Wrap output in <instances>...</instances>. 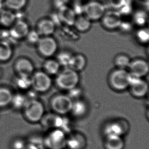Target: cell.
I'll use <instances>...</instances> for the list:
<instances>
[{
	"instance_id": "7402d4cb",
	"label": "cell",
	"mask_w": 149,
	"mask_h": 149,
	"mask_svg": "<svg viewBox=\"0 0 149 149\" xmlns=\"http://www.w3.org/2000/svg\"><path fill=\"white\" fill-rule=\"evenodd\" d=\"M60 65L56 60L48 59L43 64L45 72L49 75H56L60 71Z\"/></svg>"
},
{
	"instance_id": "d6986e66",
	"label": "cell",
	"mask_w": 149,
	"mask_h": 149,
	"mask_svg": "<svg viewBox=\"0 0 149 149\" xmlns=\"http://www.w3.org/2000/svg\"><path fill=\"white\" fill-rule=\"evenodd\" d=\"M70 112L77 118L84 117L88 112L87 103L80 99L73 101Z\"/></svg>"
},
{
	"instance_id": "9a60e30c",
	"label": "cell",
	"mask_w": 149,
	"mask_h": 149,
	"mask_svg": "<svg viewBox=\"0 0 149 149\" xmlns=\"http://www.w3.org/2000/svg\"><path fill=\"white\" fill-rule=\"evenodd\" d=\"M14 67L18 75L31 76L34 69L32 63L26 58H19L15 63Z\"/></svg>"
},
{
	"instance_id": "60d3db41",
	"label": "cell",
	"mask_w": 149,
	"mask_h": 149,
	"mask_svg": "<svg viewBox=\"0 0 149 149\" xmlns=\"http://www.w3.org/2000/svg\"><path fill=\"white\" fill-rule=\"evenodd\" d=\"M23 149H41L37 146L35 145L34 143H31L27 141L26 145Z\"/></svg>"
},
{
	"instance_id": "cb8c5ba5",
	"label": "cell",
	"mask_w": 149,
	"mask_h": 149,
	"mask_svg": "<svg viewBox=\"0 0 149 149\" xmlns=\"http://www.w3.org/2000/svg\"><path fill=\"white\" fill-rule=\"evenodd\" d=\"M14 83L19 89L27 90L31 87V76L18 75L15 79Z\"/></svg>"
},
{
	"instance_id": "30bf717a",
	"label": "cell",
	"mask_w": 149,
	"mask_h": 149,
	"mask_svg": "<svg viewBox=\"0 0 149 149\" xmlns=\"http://www.w3.org/2000/svg\"><path fill=\"white\" fill-rule=\"evenodd\" d=\"M103 26L109 30L119 28L122 22V15L118 11L113 10L104 13L102 17Z\"/></svg>"
},
{
	"instance_id": "1f68e13d",
	"label": "cell",
	"mask_w": 149,
	"mask_h": 149,
	"mask_svg": "<svg viewBox=\"0 0 149 149\" xmlns=\"http://www.w3.org/2000/svg\"><path fill=\"white\" fill-rule=\"evenodd\" d=\"M136 36L138 41L141 43H147L149 40V31L148 28H141L137 31Z\"/></svg>"
},
{
	"instance_id": "e575fe53",
	"label": "cell",
	"mask_w": 149,
	"mask_h": 149,
	"mask_svg": "<svg viewBox=\"0 0 149 149\" xmlns=\"http://www.w3.org/2000/svg\"><path fill=\"white\" fill-rule=\"evenodd\" d=\"M67 95L72 100L74 101L80 99V97L82 94V91L77 86L73 88L68 91Z\"/></svg>"
},
{
	"instance_id": "b9f144b4",
	"label": "cell",
	"mask_w": 149,
	"mask_h": 149,
	"mask_svg": "<svg viewBox=\"0 0 149 149\" xmlns=\"http://www.w3.org/2000/svg\"><path fill=\"white\" fill-rule=\"evenodd\" d=\"M1 8H2V4H1V3L0 2V9H1Z\"/></svg>"
},
{
	"instance_id": "ba28073f",
	"label": "cell",
	"mask_w": 149,
	"mask_h": 149,
	"mask_svg": "<svg viewBox=\"0 0 149 149\" xmlns=\"http://www.w3.org/2000/svg\"><path fill=\"white\" fill-rule=\"evenodd\" d=\"M128 124L124 120L111 121L105 126L104 134L105 135H116L123 137L129 131Z\"/></svg>"
},
{
	"instance_id": "4fadbf2b",
	"label": "cell",
	"mask_w": 149,
	"mask_h": 149,
	"mask_svg": "<svg viewBox=\"0 0 149 149\" xmlns=\"http://www.w3.org/2000/svg\"><path fill=\"white\" fill-rule=\"evenodd\" d=\"M10 30V35L14 39L25 38L29 31L28 24L22 20H18L12 25Z\"/></svg>"
},
{
	"instance_id": "d590c367",
	"label": "cell",
	"mask_w": 149,
	"mask_h": 149,
	"mask_svg": "<svg viewBox=\"0 0 149 149\" xmlns=\"http://www.w3.org/2000/svg\"><path fill=\"white\" fill-rule=\"evenodd\" d=\"M109 6L115 10H119L127 2V0H108Z\"/></svg>"
},
{
	"instance_id": "8fae6325",
	"label": "cell",
	"mask_w": 149,
	"mask_h": 149,
	"mask_svg": "<svg viewBox=\"0 0 149 149\" xmlns=\"http://www.w3.org/2000/svg\"><path fill=\"white\" fill-rule=\"evenodd\" d=\"M87 146V139L81 132H71L67 135L66 147L68 149H85Z\"/></svg>"
},
{
	"instance_id": "7c38bea8",
	"label": "cell",
	"mask_w": 149,
	"mask_h": 149,
	"mask_svg": "<svg viewBox=\"0 0 149 149\" xmlns=\"http://www.w3.org/2000/svg\"><path fill=\"white\" fill-rule=\"evenodd\" d=\"M129 72L132 73L140 77H145L149 72V65L147 61L138 58L131 61L129 67Z\"/></svg>"
},
{
	"instance_id": "484cf974",
	"label": "cell",
	"mask_w": 149,
	"mask_h": 149,
	"mask_svg": "<svg viewBox=\"0 0 149 149\" xmlns=\"http://www.w3.org/2000/svg\"><path fill=\"white\" fill-rule=\"evenodd\" d=\"M11 92L6 88H0V107L7 106L11 103L12 98Z\"/></svg>"
},
{
	"instance_id": "4316f807",
	"label": "cell",
	"mask_w": 149,
	"mask_h": 149,
	"mask_svg": "<svg viewBox=\"0 0 149 149\" xmlns=\"http://www.w3.org/2000/svg\"><path fill=\"white\" fill-rule=\"evenodd\" d=\"M28 101L26 95L17 93L12 96L11 103H12L14 108L17 109H24L27 101Z\"/></svg>"
},
{
	"instance_id": "836d02e7",
	"label": "cell",
	"mask_w": 149,
	"mask_h": 149,
	"mask_svg": "<svg viewBox=\"0 0 149 149\" xmlns=\"http://www.w3.org/2000/svg\"><path fill=\"white\" fill-rule=\"evenodd\" d=\"M27 141L22 137H17L12 140L10 143L11 149H23L26 145Z\"/></svg>"
},
{
	"instance_id": "6da1fadb",
	"label": "cell",
	"mask_w": 149,
	"mask_h": 149,
	"mask_svg": "<svg viewBox=\"0 0 149 149\" xmlns=\"http://www.w3.org/2000/svg\"><path fill=\"white\" fill-rule=\"evenodd\" d=\"M56 75V86L63 90L68 91L78 86L79 81V73L72 69L65 68Z\"/></svg>"
},
{
	"instance_id": "8d00e7d4",
	"label": "cell",
	"mask_w": 149,
	"mask_h": 149,
	"mask_svg": "<svg viewBox=\"0 0 149 149\" xmlns=\"http://www.w3.org/2000/svg\"><path fill=\"white\" fill-rule=\"evenodd\" d=\"M119 28L121 30L124 32H128L131 31L132 26L129 22H124L122 21Z\"/></svg>"
},
{
	"instance_id": "7a4b0ae2",
	"label": "cell",
	"mask_w": 149,
	"mask_h": 149,
	"mask_svg": "<svg viewBox=\"0 0 149 149\" xmlns=\"http://www.w3.org/2000/svg\"><path fill=\"white\" fill-rule=\"evenodd\" d=\"M66 133L58 128L52 129L43 137V146L47 149H64L66 148Z\"/></svg>"
},
{
	"instance_id": "8992f818",
	"label": "cell",
	"mask_w": 149,
	"mask_h": 149,
	"mask_svg": "<svg viewBox=\"0 0 149 149\" xmlns=\"http://www.w3.org/2000/svg\"><path fill=\"white\" fill-rule=\"evenodd\" d=\"M52 85L50 75L45 71H39L31 75V87L38 93H44L49 91Z\"/></svg>"
},
{
	"instance_id": "83f0119b",
	"label": "cell",
	"mask_w": 149,
	"mask_h": 149,
	"mask_svg": "<svg viewBox=\"0 0 149 149\" xmlns=\"http://www.w3.org/2000/svg\"><path fill=\"white\" fill-rule=\"evenodd\" d=\"M72 54L67 51H63L58 53L56 56L57 62L60 66L64 67L65 68L69 67Z\"/></svg>"
},
{
	"instance_id": "ab89813d",
	"label": "cell",
	"mask_w": 149,
	"mask_h": 149,
	"mask_svg": "<svg viewBox=\"0 0 149 149\" xmlns=\"http://www.w3.org/2000/svg\"><path fill=\"white\" fill-rule=\"evenodd\" d=\"M37 93H38L37 92L35 91L33 89L32 91H29L28 93L26 96L28 100L37 99Z\"/></svg>"
},
{
	"instance_id": "ac0fdd59",
	"label": "cell",
	"mask_w": 149,
	"mask_h": 149,
	"mask_svg": "<svg viewBox=\"0 0 149 149\" xmlns=\"http://www.w3.org/2000/svg\"><path fill=\"white\" fill-rule=\"evenodd\" d=\"M56 25L51 19H44L37 24V31L40 36H49L54 33Z\"/></svg>"
},
{
	"instance_id": "e0dca14e",
	"label": "cell",
	"mask_w": 149,
	"mask_h": 149,
	"mask_svg": "<svg viewBox=\"0 0 149 149\" xmlns=\"http://www.w3.org/2000/svg\"><path fill=\"white\" fill-rule=\"evenodd\" d=\"M125 141L123 137L116 135H105L103 141L104 149H124Z\"/></svg>"
},
{
	"instance_id": "2e32d148",
	"label": "cell",
	"mask_w": 149,
	"mask_h": 149,
	"mask_svg": "<svg viewBox=\"0 0 149 149\" xmlns=\"http://www.w3.org/2000/svg\"><path fill=\"white\" fill-rule=\"evenodd\" d=\"M130 93L136 98H142L147 95L149 90L148 83L141 79L129 86Z\"/></svg>"
},
{
	"instance_id": "f1b7e54d",
	"label": "cell",
	"mask_w": 149,
	"mask_h": 149,
	"mask_svg": "<svg viewBox=\"0 0 149 149\" xmlns=\"http://www.w3.org/2000/svg\"><path fill=\"white\" fill-rule=\"evenodd\" d=\"M130 62V58L126 54H118L115 58V65L118 69H125L128 68Z\"/></svg>"
},
{
	"instance_id": "3957f363",
	"label": "cell",
	"mask_w": 149,
	"mask_h": 149,
	"mask_svg": "<svg viewBox=\"0 0 149 149\" xmlns=\"http://www.w3.org/2000/svg\"><path fill=\"white\" fill-rule=\"evenodd\" d=\"M23 109L26 120L32 123L40 122L45 115L44 106L37 99L28 101Z\"/></svg>"
},
{
	"instance_id": "f546056e",
	"label": "cell",
	"mask_w": 149,
	"mask_h": 149,
	"mask_svg": "<svg viewBox=\"0 0 149 149\" xmlns=\"http://www.w3.org/2000/svg\"><path fill=\"white\" fill-rule=\"evenodd\" d=\"M148 16L146 12L143 11H138L133 16V21L139 26H145L148 22Z\"/></svg>"
},
{
	"instance_id": "603a6c76",
	"label": "cell",
	"mask_w": 149,
	"mask_h": 149,
	"mask_svg": "<svg viewBox=\"0 0 149 149\" xmlns=\"http://www.w3.org/2000/svg\"><path fill=\"white\" fill-rule=\"evenodd\" d=\"M15 14L9 10H4L0 13V23L5 26H9L15 22Z\"/></svg>"
},
{
	"instance_id": "d6a6232c",
	"label": "cell",
	"mask_w": 149,
	"mask_h": 149,
	"mask_svg": "<svg viewBox=\"0 0 149 149\" xmlns=\"http://www.w3.org/2000/svg\"><path fill=\"white\" fill-rule=\"evenodd\" d=\"M40 35L37 31L32 30L29 31L26 38L31 45H37L40 39Z\"/></svg>"
},
{
	"instance_id": "277c9868",
	"label": "cell",
	"mask_w": 149,
	"mask_h": 149,
	"mask_svg": "<svg viewBox=\"0 0 149 149\" xmlns=\"http://www.w3.org/2000/svg\"><path fill=\"white\" fill-rule=\"evenodd\" d=\"M129 72L125 69H117L113 71L109 77V83L115 90L122 91L129 87Z\"/></svg>"
},
{
	"instance_id": "5bb4252c",
	"label": "cell",
	"mask_w": 149,
	"mask_h": 149,
	"mask_svg": "<svg viewBox=\"0 0 149 149\" xmlns=\"http://www.w3.org/2000/svg\"><path fill=\"white\" fill-rule=\"evenodd\" d=\"M58 15L61 22H64L68 26H73L77 17V15L73 9L66 5L61 6L58 8Z\"/></svg>"
},
{
	"instance_id": "5b68a950",
	"label": "cell",
	"mask_w": 149,
	"mask_h": 149,
	"mask_svg": "<svg viewBox=\"0 0 149 149\" xmlns=\"http://www.w3.org/2000/svg\"><path fill=\"white\" fill-rule=\"evenodd\" d=\"M73 101L67 95L58 94L50 100L51 109L57 115L64 116L70 112Z\"/></svg>"
},
{
	"instance_id": "ffe728a7",
	"label": "cell",
	"mask_w": 149,
	"mask_h": 149,
	"mask_svg": "<svg viewBox=\"0 0 149 149\" xmlns=\"http://www.w3.org/2000/svg\"><path fill=\"white\" fill-rule=\"evenodd\" d=\"M86 65L87 60L85 56L79 54L72 55L69 68L78 72L84 69Z\"/></svg>"
},
{
	"instance_id": "d4e9b609",
	"label": "cell",
	"mask_w": 149,
	"mask_h": 149,
	"mask_svg": "<svg viewBox=\"0 0 149 149\" xmlns=\"http://www.w3.org/2000/svg\"><path fill=\"white\" fill-rule=\"evenodd\" d=\"M12 51L10 45L6 41L0 42V61H6L10 59Z\"/></svg>"
},
{
	"instance_id": "44dd1931",
	"label": "cell",
	"mask_w": 149,
	"mask_h": 149,
	"mask_svg": "<svg viewBox=\"0 0 149 149\" xmlns=\"http://www.w3.org/2000/svg\"><path fill=\"white\" fill-rule=\"evenodd\" d=\"M91 21L85 15H79L76 17L73 26L77 30L81 32H85L89 30L91 26Z\"/></svg>"
},
{
	"instance_id": "52a82bcc",
	"label": "cell",
	"mask_w": 149,
	"mask_h": 149,
	"mask_svg": "<svg viewBox=\"0 0 149 149\" xmlns=\"http://www.w3.org/2000/svg\"><path fill=\"white\" fill-rule=\"evenodd\" d=\"M36 45L39 54L46 58L54 56L58 49L56 41L50 36L41 37Z\"/></svg>"
},
{
	"instance_id": "f35d334b",
	"label": "cell",
	"mask_w": 149,
	"mask_h": 149,
	"mask_svg": "<svg viewBox=\"0 0 149 149\" xmlns=\"http://www.w3.org/2000/svg\"><path fill=\"white\" fill-rule=\"evenodd\" d=\"M73 11L76 15H81L82 13H84V8L83 6L81 5L80 4H76L74 6Z\"/></svg>"
},
{
	"instance_id": "74e56055",
	"label": "cell",
	"mask_w": 149,
	"mask_h": 149,
	"mask_svg": "<svg viewBox=\"0 0 149 149\" xmlns=\"http://www.w3.org/2000/svg\"><path fill=\"white\" fill-rule=\"evenodd\" d=\"M118 11L120 12L121 15L123 14L124 15V14H129V13L131 11V7L129 5L127 4V1L126 3V4L119 9V11Z\"/></svg>"
},
{
	"instance_id": "9c48e42d",
	"label": "cell",
	"mask_w": 149,
	"mask_h": 149,
	"mask_svg": "<svg viewBox=\"0 0 149 149\" xmlns=\"http://www.w3.org/2000/svg\"><path fill=\"white\" fill-rule=\"evenodd\" d=\"M85 16L90 20H99L105 13V7L103 4L97 1H91L83 6Z\"/></svg>"
},
{
	"instance_id": "4dcf8cb0",
	"label": "cell",
	"mask_w": 149,
	"mask_h": 149,
	"mask_svg": "<svg viewBox=\"0 0 149 149\" xmlns=\"http://www.w3.org/2000/svg\"><path fill=\"white\" fill-rule=\"evenodd\" d=\"M27 0H5L6 6L12 10H19L26 5Z\"/></svg>"
}]
</instances>
